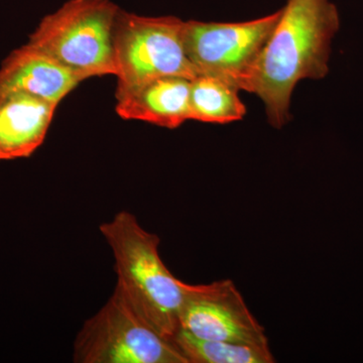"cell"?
I'll list each match as a JSON object with an SVG mask.
<instances>
[{
	"instance_id": "6da1fadb",
	"label": "cell",
	"mask_w": 363,
	"mask_h": 363,
	"mask_svg": "<svg viewBox=\"0 0 363 363\" xmlns=\"http://www.w3.org/2000/svg\"><path fill=\"white\" fill-rule=\"evenodd\" d=\"M338 28L337 9L329 0H288L281 9L245 89L262 100L274 128L290 121L296 85L328 73L331 40Z\"/></svg>"
},
{
	"instance_id": "7a4b0ae2",
	"label": "cell",
	"mask_w": 363,
	"mask_h": 363,
	"mask_svg": "<svg viewBox=\"0 0 363 363\" xmlns=\"http://www.w3.org/2000/svg\"><path fill=\"white\" fill-rule=\"evenodd\" d=\"M99 230L116 262V288L150 326L171 339L180 328L192 285L172 274L160 255L159 236L145 230L130 212H118Z\"/></svg>"
},
{
	"instance_id": "3957f363",
	"label": "cell",
	"mask_w": 363,
	"mask_h": 363,
	"mask_svg": "<svg viewBox=\"0 0 363 363\" xmlns=\"http://www.w3.org/2000/svg\"><path fill=\"white\" fill-rule=\"evenodd\" d=\"M119 9L111 0H69L43 18L28 42L83 81L116 76L114 26Z\"/></svg>"
},
{
	"instance_id": "277c9868",
	"label": "cell",
	"mask_w": 363,
	"mask_h": 363,
	"mask_svg": "<svg viewBox=\"0 0 363 363\" xmlns=\"http://www.w3.org/2000/svg\"><path fill=\"white\" fill-rule=\"evenodd\" d=\"M184 23L175 16L150 18L119 9L113 39L116 94L166 76L197 77L184 48Z\"/></svg>"
},
{
	"instance_id": "5b68a950",
	"label": "cell",
	"mask_w": 363,
	"mask_h": 363,
	"mask_svg": "<svg viewBox=\"0 0 363 363\" xmlns=\"http://www.w3.org/2000/svg\"><path fill=\"white\" fill-rule=\"evenodd\" d=\"M76 363H187L171 339L150 326L118 289L86 320L73 347Z\"/></svg>"
},
{
	"instance_id": "8992f818",
	"label": "cell",
	"mask_w": 363,
	"mask_h": 363,
	"mask_svg": "<svg viewBox=\"0 0 363 363\" xmlns=\"http://www.w3.org/2000/svg\"><path fill=\"white\" fill-rule=\"evenodd\" d=\"M281 9L257 20L243 23H184L186 55L198 75L212 76L245 89L248 78L264 50Z\"/></svg>"
},
{
	"instance_id": "52a82bcc",
	"label": "cell",
	"mask_w": 363,
	"mask_h": 363,
	"mask_svg": "<svg viewBox=\"0 0 363 363\" xmlns=\"http://www.w3.org/2000/svg\"><path fill=\"white\" fill-rule=\"evenodd\" d=\"M180 328L206 340L269 345L264 326L230 279L192 285L182 309Z\"/></svg>"
},
{
	"instance_id": "ba28073f",
	"label": "cell",
	"mask_w": 363,
	"mask_h": 363,
	"mask_svg": "<svg viewBox=\"0 0 363 363\" xmlns=\"http://www.w3.org/2000/svg\"><path fill=\"white\" fill-rule=\"evenodd\" d=\"M58 105L0 86V162L32 156L44 143Z\"/></svg>"
},
{
	"instance_id": "9c48e42d",
	"label": "cell",
	"mask_w": 363,
	"mask_h": 363,
	"mask_svg": "<svg viewBox=\"0 0 363 363\" xmlns=\"http://www.w3.org/2000/svg\"><path fill=\"white\" fill-rule=\"evenodd\" d=\"M81 82L73 71L28 42L13 50L0 66L1 87L30 93L57 105Z\"/></svg>"
},
{
	"instance_id": "30bf717a",
	"label": "cell",
	"mask_w": 363,
	"mask_h": 363,
	"mask_svg": "<svg viewBox=\"0 0 363 363\" xmlns=\"http://www.w3.org/2000/svg\"><path fill=\"white\" fill-rule=\"evenodd\" d=\"M190 79L166 76L116 96V112L126 121H140L175 130L191 121Z\"/></svg>"
},
{
	"instance_id": "8fae6325",
	"label": "cell",
	"mask_w": 363,
	"mask_h": 363,
	"mask_svg": "<svg viewBox=\"0 0 363 363\" xmlns=\"http://www.w3.org/2000/svg\"><path fill=\"white\" fill-rule=\"evenodd\" d=\"M238 88L225 81L207 75L191 80V121L226 124L240 121L247 107L238 96Z\"/></svg>"
},
{
	"instance_id": "7c38bea8",
	"label": "cell",
	"mask_w": 363,
	"mask_h": 363,
	"mask_svg": "<svg viewBox=\"0 0 363 363\" xmlns=\"http://www.w3.org/2000/svg\"><path fill=\"white\" fill-rule=\"evenodd\" d=\"M187 363H272L269 345L206 340L179 328L171 337Z\"/></svg>"
}]
</instances>
